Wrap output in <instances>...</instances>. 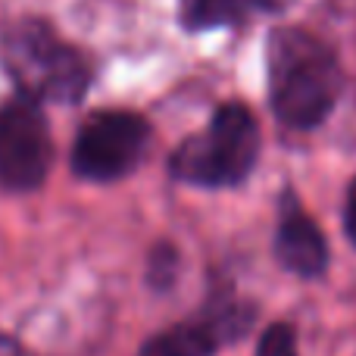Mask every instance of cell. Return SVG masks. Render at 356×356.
<instances>
[{
  "label": "cell",
  "mask_w": 356,
  "mask_h": 356,
  "mask_svg": "<svg viewBox=\"0 0 356 356\" xmlns=\"http://www.w3.org/2000/svg\"><path fill=\"white\" fill-rule=\"evenodd\" d=\"M150 147V125L138 113L104 110L81 125L72 147L75 175L88 181H116L141 166Z\"/></svg>",
  "instance_id": "277c9868"
},
{
  "label": "cell",
  "mask_w": 356,
  "mask_h": 356,
  "mask_svg": "<svg viewBox=\"0 0 356 356\" xmlns=\"http://www.w3.org/2000/svg\"><path fill=\"white\" fill-rule=\"evenodd\" d=\"M344 225H347V234L356 244V181L350 184V194H347V209H344Z\"/></svg>",
  "instance_id": "8fae6325"
},
{
  "label": "cell",
  "mask_w": 356,
  "mask_h": 356,
  "mask_svg": "<svg viewBox=\"0 0 356 356\" xmlns=\"http://www.w3.org/2000/svg\"><path fill=\"white\" fill-rule=\"evenodd\" d=\"M0 356H19V347L6 334H0Z\"/></svg>",
  "instance_id": "7c38bea8"
},
{
  "label": "cell",
  "mask_w": 356,
  "mask_h": 356,
  "mask_svg": "<svg viewBox=\"0 0 356 356\" xmlns=\"http://www.w3.org/2000/svg\"><path fill=\"white\" fill-rule=\"evenodd\" d=\"M54 163V141L38 100L19 94L0 106V188L35 191Z\"/></svg>",
  "instance_id": "5b68a950"
},
{
  "label": "cell",
  "mask_w": 356,
  "mask_h": 356,
  "mask_svg": "<svg viewBox=\"0 0 356 356\" xmlns=\"http://www.w3.org/2000/svg\"><path fill=\"white\" fill-rule=\"evenodd\" d=\"M257 356H297V338H294V328L284 325V322L272 325L269 332L263 334V341H259V350H257Z\"/></svg>",
  "instance_id": "9c48e42d"
},
{
  "label": "cell",
  "mask_w": 356,
  "mask_h": 356,
  "mask_svg": "<svg viewBox=\"0 0 356 356\" xmlns=\"http://www.w3.org/2000/svg\"><path fill=\"white\" fill-rule=\"evenodd\" d=\"M338 56L303 29H275L269 35V97L272 110L291 129H316L341 97Z\"/></svg>",
  "instance_id": "6da1fadb"
},
{
  "label": "cell",
  "mask_w": 356,
  "mask_h": 356,
  "mask_svg": "<svg viewBox=\"0 0 356 356\" xmlns=\"http://www.w3.org/2000/svg\"><path fill=\"white\" fill-rule=\"evenodd\" d=\"M294 0H181V22L194 31L244 22L263 13H282Z\"/></svg>",
  "instance_id": "ba28073f"
},
{
  "label": "cell",
  "mask_w": 356,
  "mask_h": 356,
  "mask_svg": "<svg viewBox=\"0 0 356 356\" xmlns=\"http://www.w3.org/2000/svg\"><path fill=\"white\" fill-rule=\"evenodd\" d=\"M253 307L232 294L228 288L216 291L213 300L181 325L163 332L150 344H144L141 356H213L225 344L238 341L250 328Z\"/></svg>",
  "instance_id": "8992f818"
},
{
  "label": "cell",
  "mask_w": 356,
  "mask_h": 356,
  "mask_svg": "<svg viewBox=\"0 0 356 356\" xmlns=\"http://www.w3.org/2000/svg\"><path fill=\"white\" fill-rule=\"evenodd\" d=\"M275 253L284 269L297 272V275H303V278L322 275L328 266L325 234L297 207V200L291 194L284 197L282 222H278V234H275Z\"/></svg>",
  "instance_id": "52a82bcc"
},
{
  "label": "cell",
  "mask_w": 356,
  "mask_h": 356,
  "mask_svg": "<svg viewBox=\"0 0 356 356\" xmlns=\"http://www.w3.org/2000/svg\"><path fill=\"white\" fill-rule=\"evenodd\" d=\"M10 79L16 81L19 94L31 100H54V104H75L88 91L91 69L85 56L72 44L60 41L47 22H16L0 41Z\"/></svg>",
  "instance_id": "7a4b0ae2"
},
{
  "label": "cell",
  "mask_w": 356,
  "mask_h": 356,
  "mask_svg": "<svg viewBox=\"0 0 356 356\" xmlns=\"http://www.w3.org/2000/svg\"><path fill=\"white\" fill-rule=\"evenodd\" d=\"M175 266H178L175 247L160 244V247L154 250V257H150V269H147L150 284H154V288H166V284L172 282V275H175Z\"/></svg>",
  "instance_id": "30bf717a"
},
{
  "label": "cell",
  "mask_w": 356,
  "mask_h": 356,
  "mask_svg": "<svg viewBox=\"0 0 356 356\" xmlns=\"http://www.w3.org/2000/svg\"><path fill=\"white\" fill-rule=\"evenodd\" d=\"M259 156V125L244 104H225L213 113L207 131L188 138L172 154L169 169L178 181L197 188H232L253 172Z\"/></svg>",
  "instance_id": "3957f363"
}]
</instances>
